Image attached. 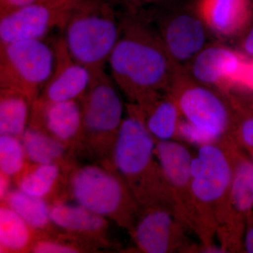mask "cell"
<instances>
[{
	"label": "cell",
	"mask_w": 253,
	"mask_h": 253,
	"mask_svg": "<svg viewBox=\"0 0 253 253\" xmlns=\"http://www.w3.org/2000/svg\"><path fill=\"white\" fill-rule=\"evenodd\" d=\"M117 85L136 105L168 93L184 67L168 54L161 36L141 14L121 15V33L109 59Z\"/></svg>",
	"instance_id": "cell-1"
},
{
	"label": "cell",
	"mask_w": 253,
	"mask_h": 253,
	"mask_svg": "<svg viewBox=\"0 0 253 253\" xmlns=\"http://www.w3.org/2000/svg\"><path fill=\"white\" fill-rule=\"evenodd\" d=\"M116 0H78L63 39L76 62L91 73L104 69L121 33Z\"/></svg>",
	"instance_id": "cell-2"
},
{
	"label": "cell",
	"mask_w": 253,
	"mask_h": 253,
	"mask_svg": "<svg viewBox=\"0 0 253 253\" xmlns=\"http://www.w3.org/2000/svg\"><path fill=\"white\" fill-rule=\"evenodd\" d=\"M181 116L217 142L234 126V116L224 93L195 81L182 68L168 91Z\"/></svg>",
	"instance_id": "cell-3"
},
{
	"label": "cell",
	"mask_w": 253,
	"mask_h": 253,
	"mask_svg": "<svg viewBox=\"0 0 253 253\" xmlns=\"http://www.w3.org/2000/svg\"><path fill=\"white\" fill-rule=\"evenodd\" d=\"M0 46V87L21 91L33 104L54 73V46L43 40Z\"/></svg>",
	"instance_id": "cell-4"
},
{
	"label": "cell",
	"mask_w": 253,
	"mask_h": 253,
	"mask_svg": "<svg viewBox=\"0 0 253 253\" xmlns=\"http://www.w3.org/2000/svg\"><path fill=\"white\" fill-rule=\"evenodd\" d=\"M78 0H49L0 16V44L43 40L54 30L63 31Z\"/></svg>",
	"instance_id": "cell-5"
},
{
	"label": "cell",
	"mask_w": 253,
	"mask_h": 253,
	"mask_svg": "<svg viewBox=\"0 0 253 253\" xmlns=\"http://www.w3.org/2000/svg\"><path fill=\"white\" fill-rule=\"evenodd\" d=\"M234 167L225 151L214 143L199 146L191 163L190 194L205 206L217 204L229 194Z\"/></svg>",
	"instance_id": "cell-6"
},
{
	"label": "cell",
	"mask_w": 253,
	"mask_h": 253,
	"mask_svg": "<svg viewBox=\"0 0 253 253\" xmlns=\"http://www.w3.org/2000/svg\"><path fill=\"white\" fill-rule=\"evenodd\" d=\"M92 73L89 88L82 98L83 130L96 136L117 134L122 123V101L104 70Z\"/></svg>",
	"instance_id": "cell-7"
},
{
	"label": "cell",
	"mask_w": 253,
	"mask_h": 253,
	"mask_svg": "<svg viewBox=\"0 0 253 253\" xmlns=\"http://www.w3.org/2000/svg\"><path fill=\"white\" fill-rule=\"evenodd\" d=\"M248 63L242 53L211 44L184 68L195 81L228 94L231 89L241 85Z\"/></svg>",
	"instance_id": "cell-8"
},
{
	"label": "cell",
	"mask_w": 253,
	"mask_h": 253,
	"mask_svg": "<svg viewBox=\"0 0 253 253\" xmlns=\"http://www.w3.org/2000/svg\"><path fill=\"white\" fill-rule=\"evenodd\" d=\"M71 191L76 204L104 217L118 212L125 192L117 178L101 168L86 166L73 176Z\"/></svg>",
	"instance_id": "cell-9"
},
{
	"label": "cell",
	"mask_w": 253,
	"mask_h": 253,
	"mask_svg": "<svg viewBox=\"0 0 253 253\" xmlns=\"http://www.w3.org/2000/svg\"><path fill=\"white\" fill-rule=\"evenodd\" d=\"M154 139L142 120L132 111L123 119L114 149L115 164L121 174L139 177L149 169L156 151Z\"/></svg>",
	"instance_id": "cell-10"
},
{
	"label": "cell",
	"mask_w": 253,
	"mask_h": 253,
	"mask_svg": "<svg viewBox=\"0 0 253 253\" xmlns=\"http://www.w3.org/2000/svg\"><path fill=\"white\" fill-rule=\"evenodd\" d=\"M208 28L194 7L168 16L161 26V38L178 65L186 66L206 46Z\"/></svg>",
	"instance_id": "cell-11"
},
{
	"label": "cell",
	"mask_w": 253,
	"mask_h": 253,
	"mask_svg": "<svg viewBox=\"0 0 253 253\" xmlns=\"http://www.w3.org/2000/svg\"><path fill=\"white\" fill-rule=\"evenodd\" d=\"M56 63L54 73L33 104H48L81 99L90 84L92 73L76 62L68 53L63 37L54 44Z\"/></svg>",
	"instance_id": "cell-12"
},
{
	"label": "cell",
	"mask_w": 253,
	"mask_h": 253,
	"mask_svg": "<svg viewBox=\"0 0 253 253\" xmlns=\"http://www.w3.org/2000/svg\"><path fill=\"white\" fill-rule=\"evenodd\" d=\"M194 7L208 29L221 38L239 36L253 16V0H196Z\"/></svg>",
	"instance_id": "cell-13"
},
{
	"label": "cell",
	"mask_w": 253,
	"mask_h": 253,
	"mask_svg": "<svg viewBox=\"0 0 253 253\" xmlns=\"http://www.w3.org/2000/svg\"><path fill=\"white\" fill-rule=\"evenodd\" d=\"M133 113L142 120L155 139L172 140L178 133L181 113L175 101L168 93H163L132 108Z\"/></svg>",
	"instance_id": "cell-14"
},
{
	"label": "cell",
	"mask_w": 253,
	"mask_h": 253,
	"mask_svg": "<svg viewBox=\"0 0 253 253\" xmlns=\"http://www.w3.org/2000/svg\"><path fill=\"white\" fill-rule=\"evenodd\" d=\"M178 236V226L168 211L156 210L141 218L135 230V240L145 253H166L172 251Z\"/></svg>",
	"instance_id": "cell-15"
},
{
	"label": "cell",
	"mask_w": 253,
	"mask_h": 253,
	"mask_svg": "<svg viewBox=\"0 0 253 253\" xmlns=\"http://www.w3.org/2000/svg\"><path fill=\"white\" fill-rule=\"evenodd\" d=\"M33 104L36 112L41 115L46 130L61 142L71 140L83 130L82 107L77 100Z\"/></svg>",
	"instance_id": "cell-16"
},
{
	"label": "cell",
	"mask_w": 253,
	"mask_h": 253,
	"mask_svg": "<svg viewBox=\"0 0 253 253\" xmlns=\"http://www.w3.org/2000/svg\"><path fill=\"white\" fill-rule=\"evenodd\" d=\"M155 155L163 176L171 187L178 191H189L190 194L193 156L187 148L177 141H160Z\"/></svg>",
	"instance_id": "cell-17"
},
{
	"label": "cell",
	"mask_w": 253,
	"mask_h": 253,
	"mask_svg": "<svg viewBox=\"0 0 253 253\" xmlns=\"http://www.w3.org/2000/svg\"><path fill=\"white\" fill-rule=\"evenodd\" d=\"M31 100L16 89L1 88L0 134L21 137L27 128Z\"/></svg>",
	"instance_id": "cell-18"
},
{
	"label": "cell",
	"mask_w": 253,
	"mask_h": 253,
	"mask_svg": "<svg viewBox=\"0 0 253 253\" xmlns=\"http://www.w3.org/2000/svg\"><path fill=\"white\" fill-rule=\"evenodd\" d=\"M50 219L56 226L66 230L94 232L104 226V217L78 204H58L50 209Z\"/></svg>",
	"instance_id": "cell-19"
},
{
	"label": "cell",
	"mask_w": 253,
	"mask_h": 253,
	"mask_svg": "<svg viewBox=\"0 0 253 253\" xmlns=\"http://www.w3.org/2000/svg\"><path fill=\"white\" fill-rule=\"evenodd\" d=\"M21 139L26 157L37 165L54 163L64 152L61 141L37 128H28Z\"/></svg>",
	"instance_id": "cell-20"
},
{
	"label": "cell",
	"mask_w": 253,
	"mask_h": 253,
	"mask_svg": "<svg viewBox=\"0 0 253 253\" xmlns=\"http://www.w3.org/2000/svg\"><path fill=\"white\" fill-rule=\"evenodd\" d=\"M6 199L7 206L17 213L30 227L42 229L51 221V208L41 198L30 196L18 189L9 192Z\"/></svg>",
	"instance_id": "cell-21"
},
{
	"label": "cell",
	"mask_w": 253,
	"mask_h": 253,
	"mask_svg": "<svg viewBox=\"0 0 253 253\" xmlns=\"http://www.w3.org/2000/svg\"><path fill=\"white\" fill-rule=\"evenodd\" d=\"M229 201L234 210L240 213L253 209V161L241 159L234 167L229 189Z\"/></svg>",
	"instance_id": "cell-22"
},
{
	"label": "cell",
	"mask_w": 253,
	"mask_h": 253,
	"mask_svg": "<svg viewBox=\"0 0 253 253\" xmlns=\"http://www.w3.org/2000/svg\"><path fill=\"white\" fill-rule=\"evenodd\" d=\"M28 225L9 206L0 209V244L7 251H20L27 246L31 238Z\"/></svg>",
	"instance_id": "cell-23"
},
{
	"label": "cell",
	"mask_w": 253,
	"mask_h": 253,
	"mask_svg": "<svg viewBox=\"0 0 253 253\" xmlns=\"http://www.w3.org/2000/svg\"><path fill=\"white\" fill-rule=\"evenodd\" d=\"M59 174V168L54 163L38 165L20 181L19 189L30 196L43 199L52 189Z\"/></svg>",
	"instance_id": "cell-24"
},
{
	"label": "cell",
	"mask_w": 253,
	"mask_h": 253,
	"mask_svg": "<svg viewBox=\"0 0 253 253\" xmlns=\"http://www.w3.org/2000/svg\"><path fill=\"white\" fill-rule=\"evenodd\" d=\"M26 155L22 141L17 136H0V169L1 174L14 176L21 172Z\"/></svg>",
	"instance_id": "cell-25"
},
{
	"label": "cell",
	"mask_w": 253,
	"mask_h": 253,
	"mask_svg": "<svg viewBox=\"0 0 253 253\" xmlns=\"http://www.w3.org/2000/svg\"><path fill=\"white\" fill-rule=\"evenodd\" d=\"M165 0H116V3L124 8L125 12L131 14H137L144 12L150 6L160 4Z\"/></svg>",
	"instance_id": "cell-26"
},
{
	"label": "cell",
	"mask_w": 253,
	"mask_h": 253,
	"mask_svg": "<svg viewBox=\"0 0 253 253\" xmlns=\"http://www.w3.org/2000/svg\"><path fill=\"white\" fill-rule=\"evenodd\" d=\"M238 131L242 142L250 149H253V112L241 120Z\"/></svg>",
	"instance_id": "cell-27"
},
{
	"label": "cell",
	"mask_w": 253,
	"mask_h": 253,
	"mask_svg": "<svg viewBox=\"0 0 253 253\" xmlns=\"http://www.w3.org/2000/svg\"><path fill=\"white\" fill-rule=\"evenodd\" d=\"M49 0H0V16H4L30 5L44 2Z\"/></svg>",
	"instance_id": "cell-28"
},
{
	"label": "cell",
	"mask_w": 253,
	"mask_h": 253,
	"mask_svg": "<svg viewBox=\"0 0 253 253\" xmlns=\"http://www.w3.org/2000/svg\"><path fill=\"white\" fill-rule=\"evenodd\" d=\"M33 252L37 253H73L76 251L73 248L58 243L43 241L36 245Z\"/></svg>",
	"instance_id": "cell-29"
},
{
	"label": "cell",
	"mask_w": 253,
	"mask_h": 253,
	"mask_svg": "<svg viewBox=\"0 0 253 253\" xmlns=\"http://www.w3.org/2000/svg\"><path fill=\"white\" fill-rule=\"evenodd\" d=\"M241 49L246 56L253 58V26L244 36L241 42Z\"/></svg>",
	"instance_id": "cell-30"
},
{
	"label": "cell",
	"mask_w": 253,
	"mask_h": 253,
	"mask_svg": "<svg viewBox=\"0 0 253 253\" xmlns=\"http://www.w3.org/2000/svg\"><path fill=\"white\" fill-rule=\"evenodd\" d=\"M9 176L1 174L0 178V194H1V199H5L8 194H9Z\"/></svg>",
	"instance_id": "cell-31"
},
{
	"label": "cell",
	"mask_w": 253,
	"mask_h": 253,
	"mask_svg": "<svg viewBox=\"0 0 253 253\" xmlns=\"http://www.w3.org/2000/svg\"><path fill=\"white\" fill-rule=\"evenodd\" d=\"M245 249L246 252L253 253V225L250 226L246 232Z\"/></svg>",
	"instance_id": "cell-32"
},
{
	"label": "cell",
	"mask_w": 253,
	"mask_h": 253,
	"mask_svg": "<svg viewBox=\"0 0 253 253\" xmlns=\"http://www.w3.org/2000/svg\"><path fill=\"white\" fill-rule=\"evenodd\" d=\"M251 72H252V77L253 79V61L251 62Z\"/></svg>",
	"instance_id": "cell-33"
}]
</instances>
